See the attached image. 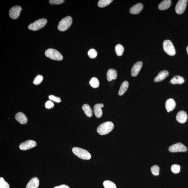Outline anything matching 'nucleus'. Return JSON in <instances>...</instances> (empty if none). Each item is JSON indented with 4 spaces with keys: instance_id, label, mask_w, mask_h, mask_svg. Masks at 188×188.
<instances>
[{
    "instance_id": "1",
    "label": "nucleus",
    "mask_w": 188,
    "mask_h": 188,
    "mask_svg": "<svg viewBox=\"0 0 188 188\" xmlns=\"http://www.w3.org/2000/svg\"><path fill=\"white\" fill-rule=\"evenodd\" d=\"M114 128V125L111 122L108 121L102 123L98 127L97 132L101 135L108 134Z\"/></svg>"
},
{
    "instance_id": "2",
    "label": "nucleus",
    "mask_w": 188,
    "mask_h": 188,
    "mask_svg": "<svg viewBox=\"0 0 188 188\" xmlns=\"http://www.w3.org/2000/svg\"><path fill=\"white\" fill-rule=\"evenodd\" d=\"M72 151L75 155L81 159L89 160L91 158V155L90 153L84 149L75 147L72 148Z\"/></svg>"
},
{
    "instance_id": "3",
    "label": "nucleus",
    "mask_w": 188,
    "mask_h": 188,
    "mask_svg": "<svg viewBox=\"0 0 188 188\" xmlns=\"http://www.w3.org/2000/svg\"><path fill=\"white\" fill-rule=\"evenodd\" d=\"M45 55L47 57L54 60L61 61L63 59V57L60 52L53 48L48 49L45 52Z\"/></svg>"
},
{
    "instance_id": "4",
    "label": "nucleus",
    "mask_w": 188,
    "mask_h": 188,
    "mask_svg": "<svg viewBox=\"0 0 188 188\" xmlns=\"http://www.w3.org/2000/svg\"><path fill=\"white\" fill-rule=\"evenodd\" d=\"M72 22V17L70 16L67 17L63 19L60 21L58 25V28L61 31H64L69 28Z\"/></svg>"
},
{
    "instance_id": "5",
    "label": "nucleus",
    "mask_w": 188,
    "mask_h": 188,
    "mask_svg": "<svg viewBox=\"0 0 188 188\" xmlns=\"http://www.w3.org/2000/svg\"><path fill=\"white\" fill-rule=\"evenodd\" d=\"M47 23L46 19L43 18L40 19L31 23L28 26V28L32 31H37L43 28Z\"/></svg>"
},
{
    "instance_id": "6",
    "label": "nucleus",
    "mask_w": 188,
    "mask_h": 188,
    "mask_svg": "<svg viewBox=\"0 0 188 188\" xmlns=\"http://www.w3.org/2000/svg\"><path fill=\"white\" fill-rule=\"evenodd\" d=\"M163 45V50L166 54L170 56L175 55V49L171 41L169 40H164Z\"/></svg>"
},
{
    "instance_id": "7",
    "label": "nucleus",
    "mask_w": 188,
    "mask_h": 188,
    "mask_svg": "<svg viewBox=\"0 0 188 188\" xmlns=\"http://www.w3.org/2000/svg\"><path fill=\"white\" fill-rule=\"evenodd\" d=\"M170 152L172 153L185 152L187 151V148L181 142L172 145L169 148Z\"/></svg>"
},
{
    "instance_id": "8",
    "label": "nucleus",
    "mask_w": 188,
    "mask_h": 188,
    "mask_svg": "<svg viewBox=\"0 0 188 188\" xmlns=\"http://www.w3.org/2000/svg\"><path fill=\"white\" fill-rule=\"evenodd\" d=\"M187 0H180L178 2L175 7V11L179 14H182L187 7Z\"/></svg>"
},
{
    "instance_id": "9",
    "label": "nucleus",
    "mask_w": 188,
    "mask_h": 188,
    "mask_svg": "<svg viewBox=\"0 0 188 188\" xmlns=\"http://www.w3.org/2000/svg\"><path fill=\"white\" fill-rule=\"evenodd\" d=\"M37 145L36 142L33 140H28L23 142L19 146V148L21 150H25L34 148Z\"/></svg>"
},
{
    "instance_id": "10",
    "label": "nucleus",
    "mask_w": 188,
    "mask_h": 188,
    "mask_svg": "<svg viewBox=\"0 0 188 188\" xmlns=\"http://www.w3.org/2000/svg\"><path fill=\"white\" fill-rule=\"evenodd\" d=\"M21 10H22V8L19 6L12 7L9 11L10 17L13 19H16L18 18L20 15Z\"/></svg>"
},
{
    "instance_id": "11",
    "label": "nucleus",
    "mask_w": 188,
    "mask_h": 188,
    "mask_svg": "<svg viewBox=\"0 0 188 188\" xmlns=\"http://www.w3.org/2000/svg\"><path fill=\"white\" fill-rule=\"evenodd\" d=\"M142 66V62L141 61L137 62L134 64L131 70V75L133 77H136L140 72Z\"/></svg>"
},
{
    "instance_id": "12",
    "label": "nucleus",
    "mask_w": 188,
    "mask_h": 188,
    "mask_svg": "<svg viewBox=\"0 0 188 188\" xmlns=\"http://www.w3.org/2000/svg\"><path fill=\"white\" fill-rule=\"evenodd\" d=\"M176 120L181 123H185L187 119V113L185 111H181L178 112L176 116Z\"/></svg>"
},
{
    "instance_id": "13",
    "label": "nucleus",
    "mask_w": 188,
    "mask_h": 188,
    "mask_svg": "<svg viewBox=\"0 0 188 188\" xmlns=\"http://www.w3.org/2000/svg\"><path fill=\"white\" fill-rule=\"evenodd\" d=\"M104 107L103 103L97 104L94 106L93 107L94 113L97 118H100L103 115V111L102 108Z\"/></svg>"
},
{
    "instance_id": "14",
    "label": "nucleus",
    "mask_w": 188,
    "mask_h": 188,
    "mask_svg": "<svg viewBox=\"0 0 188 188\" xmlns=\"http://www.w3.org/2000/svg\"><path fill=\"white\" fill-rule=\"evenodd\" d=\"M143 9L142 4L139 3L133 6L130 10V13L133 14H137L140 13Z\"/></svg>"
},
{
    "instance_id": "15",
    "label": "nucleus",
    "mask_w": 188,
    "mask_h": 188,
    "mask_svg": "<svg viewBox=\"0 0 188 188\" xmlns=\"http://www.w3.org/2000/svg\"><path fill=\"white\" fill-rule=\"evenodd\" d=\"M15 119L21 124H26L28 121L27 117L24 113L22 112L17 113L15 116Z\"/></svg>"
},
{
    "instance_id": "16",
    "label": "nucleus",
    "mask_w": 188,
    "mask_h": 188,
    "mask_svg": "<svg viewBox=\"0 0 188 188\" xmlns=\"http://www.w3.org/2000/svg\"><path fill=\"white\" fill-rule=\"evenodd\" d=\"M169 73L166 70H163L158 74L157 76L155 78L154 81L155 82H158L163 81L169 75Z\"/></svg>"
},
{
    "instance_id": "17",
    "label": "nucleus",
    "mask_w": 188,
    "mask_h": 188,
    "mask_svg": "<svg viewBox=\"0 0 188 188\" xmlns=\"http://www.w3.org/2000/svg\"><path fill=\"white\" fill-rule=\"evenodd\" d=\"M176 103L173 99H169L166 101L165 106L168 112L172 111L175 108Z\"/></svg>"
},
{
    "instance_id": "18",
    "label": "nucleus",
    "mask_w": 188,
    "mask_h": 188,
    "mask_svg": "<svg viewBox=\"0 0 188 188\" xmlns=\"http://www.w3.org/2000/svg\"><path fill=\"white\" fill-rule=\"evenodd\" d=\"M40 181L38 178H32L27 184L26 188H38Z\"/></svg>"
},
{
    "instance_id": "19",
    "label": "nucleus",
    "mask_w": 188,
    "mask_h": 188,
    "mask_svg": "<svg viewBox=\"0 0 188 188\" xmlns=\"http://www.w3.org/2000/svg\"><path fill=\"white\" fill-rule=\"evenodd\" d=\"M117 76V72L116 70L115 69H110L107 72V80L108 81H111L112 80L116 79Z\"/></svg>"
},
{
    "instance_id": "20",
    "label": "nucleus",
    "mask_w": 188,
    "mask_h": 188,
    "mask_svg": "<svg viewBox=\"0 0 188 188\" xmlns=\"http://www.w3.org/2000/svg\"><path fill=\"white\" fill-rule=\"evenodd\" d=\"M171 4L170 0H164L161 2L158 6V8L161 10H164L169 8Z\"/></svg>"
},
{
    "instance_id": "21",
    "label": "nucleus",
    "mask_w": 188,
    "mask_h": 188,
    "mask_svg": "<svg viewBox=\"0 0 188 188\" xmlns=\"http://www.w3.org/2000/svg\"><path fill=\"white\" fill-rule=\"evenodd\" d=\"M185 82L184 78L181 76L179 75L174 76L170 81V83L175 85V84H183Z\"/></svg>"
},
{
    "instance_id": "22",
    "label": "nucleus",
    "mask_w": 188,
    "mask_h": 188,
    "mask_svg": "<svg viewBox=\"0 0 188 188\" xmlns=\"http://www.w3.org/2000/svg\"><path fill=\"white\" fill-rule=\"evenodd\" d=\"M129 87V83L128 81L123 82L121 85L118 94L119 95H122L127 91Z\"/></svg>"
},
{
    "instance_id": "23",
    "label": "nucleus",
    "mask_w": 188,
    "mask_h": 188,
    "mask_svg": "<svg viewBox=\"0 0 188 188\" xmlns=\"http://www.w3.org/2000/svg\"><path fill=\"white\" fill-rule=\"evenodd\" d=\"M82 108L85 112V114L88 117L93 116V111L90 106L89 105L85 104L82 107Z\"/></svg>"
},
{
    "instance_id": "24",
    "label": "nucleus",
    "mask_w": 188,
    "mask_h": 188,
    "mask_svg": "<svg viewBox=\"0 0 188 188\" xmlns=\"http://www.w3.org/2000/svg\"><path fill=\"white\" fill-rule=\"evenodd\" d=\"M89 84L91 87L94 88H97L99 87L100 83L99 80L96 77H93L91 78L89 82Z\"/></svg>"
},
{
    "instance_id": "25",
    "label": "nucleus",
    "mask_w": 188,
    "mask_h": 188,
    "mask_svg": "<svg viewBox=\"0 0 188 188\" xmlns=\"http://www.w3.org/2000/svg\"><path fill=\"white\" fill-rule=\"evenodd\" d=\"M115 50L117 55L121 56L122 55L123 52L124 51V48L122 45L118 44L115 46Z\"/></svg>"
},
{
    "instance_id": "26",
    "label": "nucleus",
    "mask_w": 188,
    "mask_h": 188,
    "mask_svg": "<svg viewBox=\"0 0 188 188\" xmlns=\"http://www.w3.org/2000/svg\"><path fill=\"white\" fill-rule=\"evenodd\" d=\"M113 1L112 0H100L98 3V6L101 8L107 7Z\"/></svg>"
},
{
    "instance_id": "27",
    "label": "nucleus",
    "mask_w": 188,
    "mask_h": 188,
    "mask_svg": "<svg viewBox=\"0 0 188 188\" xmlns=\"http://www.w3.org/2000/svg\"><path fill=\"white\" fill-rule=\"evenodd\" d=\"M103 185L105 188H117L114 183L108 180L104 181Z\"/></svg>"
},
{
    "instance_id": "28",
    "label": "nucleus",
    "mask_w": 188,
    "mask_h": 188,
    "mask_svg": "<svg viewBox=\"0 0 188 188\" xmlns=\"http://www.w3.org/2000/svg\"><path fill=\"white\" fill-rule=\"evenodd\" d=\"M152 173L154 176H158L159 175L160 168L157 165H154L151 168Z\"/></svg>"
},
{
    "instance_id": "29",
    "label": "nucleus",
    "mask_w": 188,
    "mask_h": 188,
    "mask_svg": "<svg viewBox=\"0 0 188 188\" xmlns=\"http://www.w3.org/2000/svg\"><path fill=\"white\" fill-rule=\"evenodd\" d=\"M88 55L91 59L95 58L97 56V52L94 49H91L88 52Z\"/></svg>"
},
{
    "instance_id": "30",
    "label": "nucleus",
    "mask_w": 188,
    "mask_h": 188,
    "mask_svg": "<svg viewBox=\"0 0 188 188\" xmlns=\"http://www.w3.org/2000/svg\"><path fill=\"white\" fill-rule=\"evenodd\" d=\"M9 184L5 181L3 177L0 178V188H9Z\"/></svg>"
},
{
    "instance_id": "31",
    "label": "nucleus",
    "mask_w": 188,
    "mask_h": 188,
    "mask_svg": "<svg viewBox=\"0 0 188 188\" xmlns=\"http://www.w3.org/2000/svg\"><path fill=\"white\" fill-rule=\"evenodd\" d=\"M181 166L178 164H175L172 165L171 166V170L174 174H178L180 171Z\"/></svg>"
},
{
    "instance_id": "32",
    "label": "nucleus",
    "mask_w": 188,
    "mask_h": 188,
    "mask_svg": "<svg viewBox=\"0 0 188 188\" xmlns=\"http://www.w3.org/2000/svg\"><path fill=\"white\" fill-rule=\"evenodd\" d=\"M43 79V77L41 75L37 76L36 78H35L33 83L36 85H38L41 83Z\"/></svg>"
},
{
    "instance_id": "33",
    "label": "nucleus",
    "mask_w": 188,
    "mask_h": 188,
    "mask_svg": "<svg viewBox=\"0 0 188 188\" xmlns=\"http://www.w3.org/2000/svg\"><path fill=\"white\" fill-rule=\"evenodd\" d=\"M48 98L50 100L56 102V103H59L61 102L60 98L55 96L54 95H50L49 96Z\"/></svg>"
},
{
    "instance_id": "34",
    "label": "nucleus",
    "mask_w": 188,
    "mask_h": 188,
    "mask_svg": "<svg viewBox=\"0 0 188 188\" xmlns=\"http://www.w3.org/2000/svg\"><path fill=\"white\" fill-rule=\"evenodd\" d=\"M64 2V1L63 0H50L49 1V3L52 5L61 4Z\"/></svg>"
},
{
    "instance_id": "35",
    "label": "nucleus",
    "mask_w": 188,
    "mask_h": 188,
    "mask_svg": "<svg viewBox=\"0 0 188 188\" xmlns=\"http://www.w3.org/2000/svg\"><path fill=\"white\" fill-rule=\"evenodd\" d=\"M54 106V104L51 101H48L46 102L45 104V107L46 108L50 109L52 108Z\"/></svg>"
},
{
    "instance_id": "36",
    "label": "nucleus",
    "mask_w": 188,
    "mask_h": 188,
    "mask_svg": "<svg viewBox=\"0 0 188 188\" xmlns=\"http://www.w3.org/2000/svg\"><path fill=\"white\" fill-rule=\"evenodd\" d=\"M54 188H70L69 186L66 185H62L59 186H57Z\"/></svg>"
},
{
    "instance_id": "37",
    "label": "nucleus",
    "mask_w": 188,
    "mask_h": 188,
    "mask_svg": "<svg viewBox=\"0 0 188 188\" xmlns=\"http://www.w3.org/2000/svg\"><path fill=\"white\" fill-rule=\"evenodd\" d=\"M187 53L188 55V46H187Z\"/></svg>"
}]
</instances>
